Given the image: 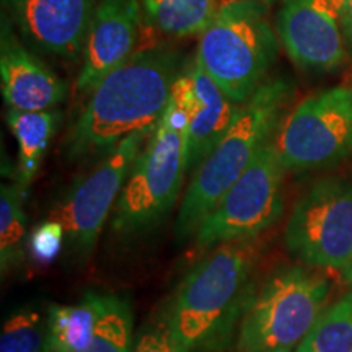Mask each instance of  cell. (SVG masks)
<instances>
[{"mask_svg":"<svg viewBox=\"0 0 352 352\" xmlns=\"http://www.w3.org/2000/svg\"><path fill=\"white\" fill-rule=\"evenodd\" d=\"M0 352H50L47 318L33 307L12 314L3 323Z\"/></svg>","mask_w":352,"mask_h":352,"instance_id":"22","label":"cell"},{"mask_svg":"<svg viewBox=\"0 0 352 352\" xmlns=\"http://www.w3.org/2000/svg\"><path fill=\"white\" fill-rule=\"evenodd\" d=\"M196 90L199 95V108L188 129L186 166L196 171L215 145L223 139L239 116L241 104L235 103L226 91L195 63L192 65Z\"/></svg>","mask_w":352,"mask_h":352,"instance_id":"15","label":"cell"},{"mask_svg":"<svg viewBox=\"0 0 352 352\" xmlns=\"http://www.w3.org/2000/svg\"><path fill=\"white\" fill-rule=\"evenodd\" d=\"M341 23L344 26L346 33L352 38V0H340V7H338Z\"/></svg>","mask_w":352,"mask_h":352,"instance_id":"25","label":"cell"},{"mask_svg":"<svg viewBox=\"0 0 352 352\" xmlns=\"http://www.w3.org/2000/svg\"><path fill=\"white\" fill-rule=\"evenodd\" d=\"M153 131L134 132L121 140L95 170L72 188L56 212L54 219L64 226L70 248L80 256H88L95 248L109 212L120 199L132 165Z\"/></svg>","mask_w":352,"mask_h":352,"instance_id":"10","label":"cell"},{"mask_svg":"<svg viewBox=\"0 0 352 352\" xmlns=\"http://www.w3.org/2000/svg\"><path fill=\"white\" fill-rule=\"evenodd\" d=\"M65 239V228L57 219L43 222L34 228L28 240V250L33 261L38 264H51L59 256Z\"/></svg>","mask_w":352,"mask_h":352,"instance_id":"24","label":"cell"},{"mask_svg":"<svg viewBox=\"0 0 352 352\" xmlns=\"http://www.w3.org/2000/svg\"><path fill=\"white\" fill-rule=\"evenodd\" d=\"M341 272H342V276H344V279L347 280V283L352 284V259H351V263L347 264V266Z\"/></svg>","mask_w":352,"mask_h":352,"instance_id":"26","label":"cell"},{"mask_svg":"<svg viewBox=\"0 0 352 352\" xmlns=\"http://www.w3.org/2000/svg\"><path fill=\"white\" fill-rule=\"evenodd\" d=\"M6 15L34 50L76 63L83 54L96 0H3Z\"/></svg>","mask_w":352,"mask_h":352,"instance_id":"11","label":"cell"},{"mask_svg":"<svg viewBox=\"0 0 352 352\" xmlns=\"http://www.w3.org/2000/svg\"><path fill=\"white\" fill-rule=\"evenodd\" d=\"M276 56L266 7L259 0H228L201 34L196 64L235 103L243 104L267 82Z\"/></svg>","mask_w":352,"mask_h":352,"instance_id":"4","label":"cell"},{"mask_svg":"<svg viewBox=\"0 0 352 352\" xmlns=\"http://www.w3.org/2000/svg\"><path fill=\"white\" fill-rule=\"evenodd\" d=\"M284 241L307 266L344 270L352 259V183L324 178L311 184L290 212Z\"/></svg>","mask_w":352,"mask_h":352,"instance_id":"8","label":"cell"},{"mask_svg":"<svg viewBox=\"0 0 352 352\" xmlns=\"http://www.w3.org/2000/svg\"><path fill=\"white\" fill-rule=\"evenodd\" d=\"M183 67V54L171 47L135 52L90 94L69 131L67 155L77 160L108 153L134 132L155 129Z\"/></svg>","mask_w":352,"mask_h":352,"instance_id":"1","label":"cell"},{"mask_svg":"<svg viewBox=\"0 0 352 352\" xmlns=\"http://www.w3.org/2000/svg\"><path fill=\"white\" fill-rule=\"evenodd\" d=\"M340 13L331 0H284L277 33L294 64L310 72H331L346 59Z\"/></svg>","mask_w":352,"mask_h":352,"instance_id":"12","label":"cell"},{"mask_svg":"<svg viewBox=\"0 0 352 352\" xmlns=\"http://www.w3.org/2000/svg\"><path fill=\"white\" fill-rule=\"evenodd\" d=\"M191 118L168 101L151 139L132 165L114 206L113 228L120 235L152 230L171 212L182 191Z\"/></svg>","mask_w":352,"mask_h":352,"instance_id":"5","label":"cell"},{"mask_svg":"<svg viewBox=\"0 0 352 352\" xmlns=\"http://www.w3.org/2000/svg\"><path fill=\"white\" fill-rule=\"evenodd\" d=\"M0 85L10 109L46 111L63 103L67 85L16 36L3 13L0 26Z\"/></svg>","mask_w":352,"mask_h":352,"instance_id":"14","label":"cell"},{"mask_svg":"<svg viewBox=\"0 0 352 352\" xmlns=\"http://www.w3.org/2000/svg\"><path fill=\"white\" fill-rule=\"evenodd\" d=\"M292 91V83L285 78H272L241 104L233 126L192 175L176 217V240L196 235L202 220L239 182L259 148L270 142Z\"/></svg>","mask_w":352,"mask_h":352,"instance_id":"3","label":"cell"},{"mask_svg":"<svg viewBox=\"0 0 352 352\" xmlns=\"http://www.w3.org/2000/svg\"><path fill=\"white\" fill-rule=\"evenodd\" d=\"M264 2H266V0H264Z\"/></svg>","mask_w":352,"mask_h":352,"instance_id":"27","label":"cell"},{"mask_svg":"<svg viewBox=\"0 0 352 352\" xmlns=\"http://www.w3.org/2000/svg\"><path fill=\"white\" fill-rule=\"evenodd\" d=\"M134 351V314L124 297L104 294L103 315L98 321L94 342L85 352Z\"/></svg>","mask_w":352,"mask_h":352,"instance_id":"21","label":"cell"},{"mask_svg":"<svg viewBox=\"0 0 352 352\" xmlns=\"http://www.w3.org/2000/svg\"><path fill=\"white\" fill-rule=\"evenodd\" d=\"M140 30L138 0H100L85 39L78 94H91L104 77L135 54Z\"/></svg>","mask_w":352,"mask_h":352,"instance_id":"13","label":"cell"},{"mask_svg":"<svg viewBox=\"0 0 352 352\" xmlns=\"http://www.w3.org/2000/svg\"><path fill=\"white\" fill-rule=\"evenodd\" d=\"M285 171L328 168L352 157V88L308 96L289 114L276 140Z\"/></svg>","mask_w":352,"mask_h":352,"instance_id":"9","label":"cell"},{"mask_svg":"<svg viewBox=\"0 0 352 352\" xmlns=\"http://www.w3.org/2000/svg\"><path fill=\"white\" fill-rule=\"evenodd\" d=\"M328 296V279L305 267L274 271L241 316L235 352H296L324 311Z\"/></svg>","mask_w":352,"mask_h":352,"instance_id":"6","label":"cell"},{"mask_svg":"<svg viewBox=\"0 0 352 352\" xmlns=\"http://www.w3.org/2000/svg\"><path fill=\"white\" fill-rule=\"evenodd\" d=\"M56 113L46 111H19L8 109L7 122L19 145V179L16 183L26 188L38 173L39 165L50 147L56 129Z\"/></svg>","mask_w":352,"mask_h":352,"instance_id":"17","label":"cell"},{"mask_svg":"<svg viewBox=\"0 0 352 352\" xmlns=\"http://www.w3.org/2000/svg\"><path fill=\"white\" fill-rule=\"evenodd\" d=\"M145 16L157 30L171 36H192L206 32L217 0H142Z\"/></svg>","mask_w":352,"mask_h":352,"instance_id":"18","label":"cell"},{"mask_svg":"<svg viewBox=\"0 0 352 352\" xmlns=\"http://www.w3.org/2000/svg\"><path fill=\"white\" fill-rule=\"evenodd\" d=\"M104 294L87 292L78 303L52 305L47 311L50 352H85L103 315Z\"/></svg>","mask_w":352,"mask_h":352,"instance_id":"16","label":"cell"},{"mask_svg":"<svg viewBox=\"0 0 352 352\" xmlns=\"http://www.w3.org/2000/svg\"><path fill=\"white\" fill-rule=\"evenodd\" d=\"M132 352H184L165 308L140 329Z\"/></svg>","mask_w":352,"mask_h":352,"instance_id":"23","label":"cell"},{"mask_svg":"<svg viewBox=\"0 0 352 352\" xmlns=\"http://www.w3.org/2000/svg\"><path fill=\"white\" fill-rule=\"evenodd\" d=\"M254 240L215 246L189 270L165 307L184 352L220 347L254 296Z\"/></svg>","mask_w":352,"mask_h":352,"instance_id":"2","label":"cell"},{"mask_svg":"<svg viewBox=\"0 0 352 352\" xmlns=\"http://www.w3.org/2000/svg\"><path fill=\"white\" fill-rule=\"evenodd\" d=\"M284 173L276 142H266L196 232L201 248L254 240L284 214Z\"/></svg>","mask_w":352,"mask_h":352,"instance_id":"7","label":"cell"},{"mask_svg":"<svg viewBox=\"0 0 352 352\" xmlns=\"http://www.w3.org/2000/svg\"><path fill=\"white\" fill-rule=\"evenodd\" d=\"M26 215L23 188L19 183L0 186V270L8 274L25 261Z\"/></svg>","mask_w":352,"mask_h":352,"instance_id":"19","label":"cell"},{"mask_svg":"<svg viewBox=\"0 0 352 352\" xmlns=\"http://www.w3.org/2000/svg\"><path fill=\"white\" fill-rule=\"evenodd\" d=\"M296 352H352V292L324 308Z\"/></svg>","mask_w":352,"mask_h":352,"instance_id":"20","label":"cell"}]
</instances>
